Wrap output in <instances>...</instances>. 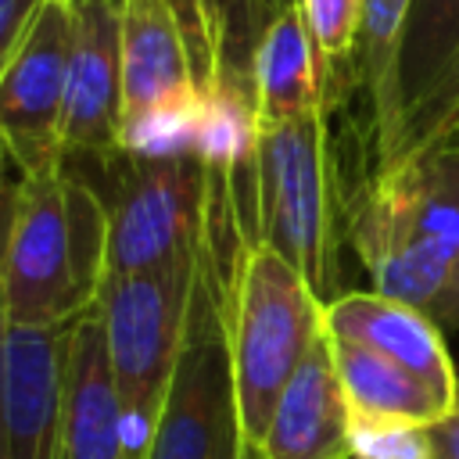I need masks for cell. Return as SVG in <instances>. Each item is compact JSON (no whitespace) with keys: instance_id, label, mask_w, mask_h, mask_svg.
Listing matches in <instances>:
<instances>
[{"instance_id":"obj_31","label":"cell","mask_w":459,"mask_h":459,"mask_svg":"<svg viewBox=\"0 0 459 459\" xmlns=\"http://www.w3.org/2000/svg\"><path fill=\"white\" fill-rule=\"evenodd\" d=\"M61 459H65V455H61Z\"/></svg>"},{"instance_id":"obj_12","label":"cell","mask_w":459,"mask_h":459,"mask_svg":"<svg viewBox=\"0 0 459 459\" xmlns=\"http://www.w3.org/2000/svg\"><path fill=\"white\" fill-rule=\"evenodd\" d=\"M61 455L65 459H129L122 402L108 362L97 308L72 323L61 377Z\"/></svg>"},{"instance_id":"obj_11","label":"cell","mask_w":459,"mask_h":459,"mask_svg":"<svg viewBox=\"0 0 459 459\" xmlns=\"http://www.w3.org/2000/svg\"><path fill=\"white\" fill-rule=\"evenodd\" d=\"M72 326L7 330V459H61V377Z\"/></svg>"},{"instance_id":"obj_21","label":"cell","mask_w":459,"mask_h":459,"mask_svg":"<svg viewBox=\"0 0 459 459\" xmlns=\"http://www.w3.org/2000/svg\"><path fill=\"white\" fill-rule=\"evenodd\" d=\"M197 115L201 93L129 115L118 126V151L140 158H197Z\"/></svg>"},{"instance_id":"obj_19","label":"cell","mask_w":459,"mask_h":459,"mask_svg":"<svg viewBox=\"0 0 459 459\" xmlns=\"http://www.w3.org/2000/svg\"><path fill=\"white\" fill-rule=\"evenodd\" d=\"M412 0H362L359 39H355V75L373 108L377 129V161L391 151L398 133V97H394V65Z\"/></svg>"},{"instance_id":"obj_17","label":"cell","mask_w":459,"mask_h":459,"mask_svg":"<svg viewBox=\"0 0 459 459\" xmlns=\"http://www.w3.org/2000/svg\"><path fill=\"white\" fill-rule=\"evenodd\" d=\"M333 366L348 398L351 416L359 420H409V423H434L445 416L448 405L427 380L412 377L405 366L330 333Z\"/></svg>"},{"instance_id":"obj_28","label":"cell","mask_w":459,"mask_h":459,"mask_svg":"<svg viewBox=\"0 0 459 459\" xmlns=\"http://www.w3.org/2000/svg\"><path fill=\"white\" fill-rule=\"evenodd\" d=\"M7 330H11V319L0 298V459H7Z\"/></svg>"},{"instance_id":"obj_24","label":"cell","mask_w":459,"mask_h":459,"mask_svg":"<svg viewBox=\"0 0 459 459\" xmlns=\"http://www.w3.org/2000/svg\"><path fill=\"white\" fill-rule=\"evenodd\" d=\"M351 459H430L427 423L351 416Z\"/></svg>"},{"instance_id":"obj_26","label":"cell","mask_w":459,"mask_h":459,"mask_svg":"<svg viewBox=\"0 0 459 459\" xmlns=\"http://www.w3.org/2000/svg\"><path fill=\"white\" fill-rule=\"evenodd\" d=\"M39 4L43 0H0V75H4L7 61L14 57V50H18Z\"/></svg>"},{"instance_id":"obj_29","label":"cell","mask_w":459,"mask_h":459,"mask_svg":"<svg viewBox=\"0 0 459 459\" xmlns=\"http://www.w3.org/2000/svg\"><path fill=\"white\" fill-rule=\"evenodd\" d=\"M65 7H72V11H82V7H93V4H104V7H115V11H122V4L126 0H61Z\"/></svg>"},{"instance_id":"obj_27","label":"cell","mask_w":459,"mask_h":459,"mask_svg":"<svg viewBox=\"0 0 459 459\" xmlns=\"http://www.w3.org/2000/svg\"><path fill=\"white\" fill-rule=\"evenodd\" d=\"M430 437V459H459V405L427 423Z\"/></svg>"},{"instance_id":"obj_10","label":"cell","mask_w":459,"mask_h":459,"mask_svg":"<svg viewBox=\"0 0 459 459\" xmlns=\"http://www.w3.org/2000/svg\"><path fill=\"white\" fill-rule=\"evenodd\" d=\"M326 330L341 341H355L398 366L412 377L427 380L448 405H459V373L445 348L441 326L420 308L384 298L377 290H344L326 301Z\"/></svg>"},{"instance_id":"obj_1","label":"cell","mask_w":459,"mask_h":459,"mask_svg":"<svg viewBox=\"0 0 459 459\" xmlns=\"http://www.w3.org/2000/svg\"><path fill=\"white\" fill-rule=\"evenodd\" d=\"M204 244L222 273V316L244 459L258 448L269 416L301 355L326 326V305L308 280L269 244L240 240L204 222Z\"/></svg>"},{"instance_id":"obj_25","label":"cell","mask_w":459,"mask_h":459,"mask_svg":"<svg viewBox=\"0 0 459 459\" xmlns=\"http://www.w3.org/2000/svg\"><path fill=\"white\" fill-rule=\"evenodd\" d=\"M22 190H25V169L18 165L14 151L7 147V140L0 133V273H4V258H7V247H11L14 222H18Z\"/></svg>"},{"instance_id":"obj_9","label":"cell","mask_w":459,"mask_h":459,"mask_svg":"<svg viewBox=\"0 0 459 459\" xmlns=\"http://www.w3.org/2000/svg\"><path fill=\"white\" fill-rule=\"evenodd\" d=\"M251 459H351V409L323 326L290 373Z\"/></svg>"},{"instance_id":"obj_2","label":"cell","mask_w":459,"mask_h":459,"mask_svg":"<svg viewBox=\"0 0 459 459\" xmlns=\"http://www.w3.org/2000/svg\"><path fill=\"white\" fill-rule=\"evenodd\" d=\"M108 280V212L68 161L25 172L22 208L0 273L11 326H72Z\"/></svg>"},{"instance_id":"obj_3","label":"cell","mask_w":459,"mask_h":459,"mask_svg":"<svg viewBox=\"0 0 459 459\" xmlns=\"http://www.w3.org/2000/svg\"><path fill=\"white\" fill-rule=\"evenodd\" d=\"M255 240L283 255L323 305L337 298V197L326 111L258 126Z\"/></svg>"},{"instance_id":"obj_15","label":"cell","mask_w":459,"mask_h":459,"mask_svg":"<svg viewBox=\"0 0 459 459\" xmlns=\"http://www.w3.org/2000/svg\"><path fill=\"white\" fill-rule=\"evenodd\" d=\"M369 186L398 219L448 247L452 298L441 326L459 330V143H441L391 169H377Z\"/></svg>"},{"instance_id":"obj_20","label":"cell","mask_w":459,"mask_h":459,"mask_svg":"<svg viewBox=\"0 0 459 459\" xmlns=\"http://www.w3.org/2000/svg\"><path fill=\"white\" fill-rule=\"evenodd\" d=\"M258 147V108L255 86L247 79L219 75L208 90H201L197 115V161L230 179L255 172Z\"/></svg>"},{"instance_id":"obj_8","label":"cell","mask_w":459,"mask_h":459,"mask_svg":"<svg viewBox=\"0 0 459 459\" xmlns=\"http://www.w3.org/2000/svg\"><path fill=\"white\" fill-rule=\"evenodd\" d=\"M118 122H122L118 11L93 4L75 11L65 115H61V154L93 158L115 151Z\"/></svg>"},{"instance_id":"obj_4","label":"cell","mask_w":459,"mask_h":459,"mask_svg":"<svg viewBox=\"0 0 459 459\" xmlns=\"http://www.w3.org/2000/svg\"><path fill=\"white\" fill-rule=\"evenodd\" d=\"M72 161L100 172L86 179L108 212V276L197 262L208 194V176L197 158H140L115 147Z\"/></svg>"},{"instance_id":"obj_30","label":"cell","mask_w":459,"mask_h":459,"mask_svg":"<svg viewBox=\"0 0 459 459\" xmlns=\"http://www.w3.org/2000/svg\"><path fill=\"white\" fill-rule=\"evenodd\" d=\"M448 143H459V133H455V136H452V140H448Z\"/></svg>"},{"instance_id":"obj_18","label":"cell","mask_w":459,"mask_h":459,"mask_svg":"<svg viewBox=\"0 0 459 459\" xmlns=\"http://www.w3.org/2000/svg\"><path fill=\"white\" fill-rule=\"evenodd\" d=\"M455 54H459V0H412L405 14L402 43H398V65H394L398 129H402V118L430 93V86L441 79V72Z\"/></svg>"},{"instance_id":"obj_7","label":"cell","mask_w":459,"mask_h":459,"mask_svg":"<svg viewBox=\"0 0 459 459\" xmlns=\"http://www.w3.org/2000/svg\"><path fill=\"white\" fill-rule=\"evenodd\" d=\"M75 11L43 0L0 75V133L25 172L61 165V115Z\"/></svg>"},{"instance_id":"obj_6","label":"cell","mask_w":459,"mask_h":459,"mask_svg":"<svg viewBox=\"0 0 459 459\" xmlns=\"http://www.w3.org/2000/svg\"><path fill=\"white\" fill-rule=\"evenodd\" d=\"M143 459H244L222 316V273L204 237L183 348L172 366Z\"/></svg>"},{"instance_id":"obj_22","label":"cell","mask_w":459,"mask_h":459,"mask_svg":"<svg viewBox=\"0 0 459 459\" xmlns=\"http://www.w3.org/2000/svg\"><path fill=\"white\" fill-rule=\"evenodd\" d=\"M455 133H459V54L448 61V68L430 86V93L402 118V129H398L387 158L377 161V169H391V165H398L412 154L441 147Z\"/></svg>"},{"instance_id":"obj_13","label":"cell","mask_w":459,"mask_h":459,"mask_svg":"<svg viewBox=\"0 0 459 459\" xmlns=\"http://www.w3.org/2000/svg\"><path fill=\"white\" fill-rule=\"evenodd\" d=\"M251 86L258 126L287 122L308 111H326L330 86L298 0L280 4L273 18L262 25L251 54Z\"/></svg>"},{"instance_id":"obj_23","label":"cell","mask_w":459,"mask_h":459,"mask_svg":"<svg viewBox=\"0 0 459 459\" xmlns=\"http://www.w3.org/2000/svg\"><path fill=\"white\" fill-rule=\"evenodd\" d=\"M298 4H301L305 25L312 32V43H316V54L323 61L326 86H330L337 65L355 61L362 0H298Z\"/></svg>"},{"instance_id":"obj_5","label":"cell","mask_w":459,"mask_h":459,"mask_svg":"<svg viewBox=\"0 0 459 459\" xmlns=\"http://www.w3.org/2000/svg\"><path fill=\"white\" fill-rule=\"evenodd\" d=\"M194 276L197 262L154 273H115L100 287L97 316L122 402L129 459H143L151 445L154 420L183 348Z\"/></svg>"},{"instance_id":"obj_16","label":"cell","mask_w":459,"mask_h":459,"mask_svg":"<svg viewBox=\"0 0 459 459\" xmlns=\"http://www.w3.org/2000/svg\"><path fill=\"white\" fill-rule=\"evenodd\" d=\"M197 90L219 75L251 82V54L269 22L265 0H169Z\"/></svg>"},{"instance_id":"obj_14","label":"cell","mask_w":459,"mask_h":459,"mask_svg":"<svg viewBox=\"0 0 459 459\" xmlns=\"http://www.w3.org/2000/svg\"><path fill=\"white\" fill-rule=\"evenodd\" d=\"M118 50L122 118L201 93L169 0H126L118 11Z\"/></svg>"}]
</instances>
